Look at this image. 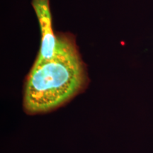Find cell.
Segmentation results:
<instances>
[{
    "mask_svg": "<svg viewBox=\"0 0 153 153\" xmlns=\"http://www.w3.org/2000/svg\"><path fill=\"white\" fill-rule=\"evenodd\" d=\"M88 85L87 68L71 33H57L51 58L36 59L26 76L23 106L26 114L53 111L72 100Z\"/></svg>",
    "mask_w": 153,
    "mask_h": 153,
    "instance_id": "obj_1",
    "label": "cell"
},
{
    "mask_svg": "<svg viewBox=\"0 0 153 153\" xmlns=\"http://www.w3.org/2000/svg\"><path fill=\"white\" fill-rule=\"evenodd\" d=\"M32 7L35 11L41 30V46L36 58L49 59L54 55L57 45V34L52 26L50 0H32Z\"/></svg>",
    "mask_w": 153,
    "mask_h": 153,
    "instance_id": "obj_2",
    "label": "cell"
}]
</instances>
